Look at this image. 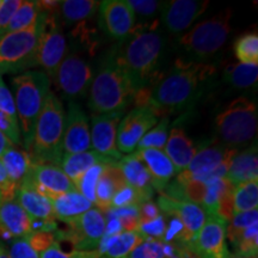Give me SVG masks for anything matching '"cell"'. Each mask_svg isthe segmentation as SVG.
<instances>
[{"label": "cell", "mask_w": 258, "mask_h": 258, "mask_svg": "<svg viewBox=\"0 0 258 258\" xmlns=\"http://www.w3.org/2000/svg\"><path fill=\"white\" fill-rule=\"evenodd\" d=\"M215 74L214 64L178 57L169 72L147 90L145 105L159 117L189 110L211 89Z\"/></svg>", "instance_id": "obj_1"}, {"label": "cell", "mask_w": 258, "mask_h": 258, "mask_svg": "<svg viewBox=\"0 0 258 258\" xmlns=\"http://www.w3.org/2000/svg\"><path fill=\"white\" fill-rule=\"evenodd\" d=\"M167 37L158 21L135 25L127 40L117 48L120 62L127 73L135 93L152 88L160 77L166 57Z\"/></svg>", "instance_id": "obj_2"}, {"label": "cell", "mask_w": 258, "mask_h": 258, "mask_svg": "<svg viewBox=\"0 0 258 258\" xmlns=\"http://www.w3.org/2000/svg\"><path fill=\"white\" fill-rule=\"evenodd\" d=\"M135 90L120 62L117 48L109 51L89 89L88 105L95 115L124 112L134 101Z\"/></svg>", "instance_id": "obj_3"}, {"label": "cell", "mask_w": 258, "mask_h": 258, "mask_svg": "<svg viewBox=\"0 0 258 258\" xmlns=\"http://www.w3.org/2000/svg\"><path fill=\"white\" fill-rule=\"evenodd\" d=\"M66 112L54 92L48 93L35 125L29 151L32 164H53L59 166L63 157V133Z\"/></svg>", "instance_id": "obj_4"}, {"label": "cell", "mask_w": 258, "mask_h": 258, "mask_svg": "<svg viewBox=\"0 0 258 258\" xmlns=\"http://www.w3.org/2000/svg\"><path fill=\"white\" fill-rule=\"evenodd\" d=\"M12 85L15 89V104L24 141V151L29 153L35 125L48 93L50 92V79L43 71H28L15 77Z\"/></svg>", "instance_id": "obj_5"}, {"label": "cell", "mask_w": 258, "mask_h": 258, "mask_svg": "<svg viewBox=\"0 0 258 258\" xmlns=\"http://www.w3.org/2000/svg\"><path fill=\"white\" fill-rule=\"evenodd\" d=\"M257 104L247 97H238L215 117L214 128L225 146L237 150L246 146L257 133Z\"/></svg>", "instance_id": "obj_6"}, {"label": "cell", "mask_w": 258, "mask_h": 258, "mask_svg": "<svg viewBox=\"0 0 258 258\" xmlns=\"http://www.w3.org/2000/svg\"><path fill=\"white\" fill-rule=\"evenodd\" d=\"M230 10L200 22L178 38L179 49L185 54L183 59L203 62L214 56L227 41L231 31Z\"/></svg>", "instance_id": "obj_7"}, {"label": "cell", "mask_w": 258, "mask_h": 258, "mask_svg": "<svg viewBox=\"0 0 258 258\" xmlns=\"http://www.w3.org/2000/svg\"><path fill=\"white\" fill-rule=\"evenodd\" d=\"M47 14L41 10L36 23L0 36V73H19L35 67V57Z\"/></svg>", "instance_id": "obj_8"}, {"label": "cell", "mask_w": 258, "mask_h": 258, "mask_svg": "<svg viewBox=\"0 0 258 258\" xmlns=\"http://www.w3.org/2000/svg\"><path fill=\"white\" fill-rule=\"evenodd\" d=\"M95 77V70L86 59L78 53L66 54L57 67L53 79L57 89L70 102L85 97Z\"/></svg>", "instance_id": "obj_9"}, {"label": "cell", "mask_w": 258, "mask_h": 258, "mask_svg": "<svg viewBox=\"0 0 258 258\" xmlns=\"http://www.w3.org/2000/svg\"><path fill=\"white\" fill-rule=\"evenodd\" d=\"M104 213L91 208L78 219L67 224V230L59 231L55 238L72 243L78 251H96L105 231Z\"/></svg>", "instance_id": "obj_10"}, {"label": "cell", "mask_w": 258, "mask_h": 258, "mask_svg": "<svg viewBox=\"0 0 258 258\" xmlns=\"http://www.w3.org/2000/svg\"><path fill=\"white\" fill-rule=\"evenodd\" d=\"M57 17H59L57 14H47L46 24L35 57V67L41 66L49 79H53L61 61L69 53L66 37L61 31Z\"/></svg>", "instance_id": "obj_11"}, {"label": "cell", "mask_w": 258, "mask_h": 258, "mask_svg": "<svg viewBox=\"0 0 258 258\" xmlns=\"http://www.w3.org/2000/svg\"><path fill=\"white\" fill-rule=\"evenodd\" d=\"M159 121V116L151 106H135L122 117L116 133V146L120 153L135 152L138 144Z\"/></svg>", "instance_id": "obj_12"}, {"label": "cell", "mask_w": 258, "mask_h": 258, "mask_svg": "<svg viewBox=\"0 0 258 258\" xmlns=\"http://www.w3.org/2000/svg\"><path fill=\"white\" fill-rule=\"evenodd\" d=\"M227 221L218 215H207L205 224L189 245V250L198 258H228Z\"/></svg>", "instance_id": "obj_13"}, {"label": "cell", "mask_w": 258, "mask_h": 258, "mask_svg": "<svg viewBox=\"0 0 258 258\" xmlns=\"http://www.w3.org/2000/svg\"><path fill=\"white\" fill-rule=\"evenodd\" d=\"M99 28L112 40L123 42L135 28V14L125 0H105L98 8Z\"/></svg>", "instance_id": "obj_14"}, {"label": "cell", "mask_w": 258, "mask_h": 258, "mask_svg": "<svg viewBox=\"0 0 258 258\" xmlns=\"http://www.w3.org/2000/svg\"><path fill=\"white\" fill-rule=\"evenodd\" d=\"M237 153V150L225 146L221 143L206 144L196 151L188 167L179 172L176 178L178 180L198 179L207 182L213 171L222 164L230 163Z\"/></svg>", "instance_id": "obj_15"}, {"label": "cell", "mask_w": 258, "mask_h": 258, "mask_svg": "<svg viewBox=\"0 0 258 258\" xmlns=\"http://www.w3.org/2000/svg\"><path fill=\"white\" fill-rule=\"evenodd\" d=\"M22 184L30 186L49 200L76 190L73 182L64 175L60 166L53 164H32Z\"/></svg>", "instance_id": "obj_16"}, {"label": "cell", "mask_w": 258, "mask_h": 258, "mask_svg": "<svg viewBox=\"0 0 258 258\" xmlns=\"http://www.w3.org/2000/svg\"><path fill=\"white\" fill-rule=\"evenodd\" d=\"M15 200L24 209L31 220L32 232H50L57 230L51 201L28 185H19Z\"/></svg>", "instance_id": "obj_17"}, {"label": "cell", "mask_w": 258, "mask_h": 258, "mask_svg": "<svg viewBox=\"0 0 258 258\" xmlns=\"http://www.w3.org/2000/svg\"><path fill=\"white\" fill-rule=\"evenodd\" d=\"M208 2L171 0L160 4V19L170 34L179 35L191 27L194 22L208 8Z\"/></svg>", "instance_id": "obj_18"}, {"label": "cell", "mask_w": 258, "mask_h": 258, "mask_svg": "<svg viewBox=\"0 0 258 258\" xmlns=\"http://www.w3.org/2000/svg\"><path fill=\"white\" fill-rule=\"evenodd\" d=\"M124 112L92 115L91 146L93 151L111 161H118L122 154L116 146V133Z\"/></svg>", "instance_id": "obj_19"}, {"label": "cell", "mask_w": 258, "mask_h": 258, "mask_svg": "<svg viewBox=\"0 0 258 258\" xmlns=\"http://www.w3.org/2000/svg\"><path fill=\"white\" fill-rule=\"evenodd\" d=\"M62 147L63 154L86 152L91 147L89 117L77 102H69Z\"/></svg>", "instance_id": "obj_20"}, {"label": "cell", "mask_w": 258, "mask_h": 258, "mask_svg": "<svg viewBox=\"0 0 258 258\" xmlns=\"http://www.w3.org/2000/svg\"><path fill=\"white\" fill-rule=\"evenodd\" d=\"M157 203L159 211L163 212L164 214L173 215L182 222L186 235H188L190 245L194 238L196 237V234L199 233V231L201 230L206 219H207V214H206L202 207L190 202L177 201V200L170 199L164 195H160L158 198Z\"/></svg>", "instance_id": "obj_21"}, {"label": "cell", "mask_w": 258, "mask_h": 258, "mask_svg": "<svg viewBox=\"0 0 258 258\" xmlns=\"http://www.w3.org/2000/svg\"><path fill=\"white\" fill-rule=\"evenodd\" d=\"M135 154L147 167L151 176L152 188L159 192L163 191L178 173L172 161L163 150L145 148V150H137Z\"/></svg>", "instance_id": "obj_22"}, {"label": "cell", "mask_w": 258, "mask_h": 258, "mask_svg": "<svg viewBox=\"0 0 258 258\" xmlns=\"http://www.w3.org/2000/svg\"><path fill=\"white\" fill-rule=\"evenodd\" d=\"M32 233L31 220L16 200L0 205V238L5 240L27 238Z\"/></svg>", "instance_id": "obj_23"}, {"label": "cell", "mask_w": 258, "mask_h": 258, "mask_svg": "<svg viewBox=\"0 0 258 258\" xmlns=\"http://www.w3.org/2000/svg\"><path fill=\"white\" fill-rule=\"evenodd\" d=\"M117 165L123 173L127 184L138 191L140 198L144 202L151 201L154 189L151 183V176L145 164L139 159L135 152L131 153L129 156L122 157L117 161Z\"/></svg>", "instance_id": "obj_24"}, {"label": "cell", "mask_w": 258, "mask_h": 258, "mask_svg": "<svg viewBox=\"0 0 258 258\" xmlns=\"http://www.w3.org/2000/svg\"><path fill=\"white\" fill-rule=\"evenodd\" d=\"M253 179H258V154L256 141L249 148L238 152L232 158L227 175H226V180L234 188Z\"/></svg>", "instance_id": "obj_25"}, {"label": "cell", "mask_w": 258, "mask_h": 258, "mask_svg": "<svg viewBox=\"0 0 258 258\" xmlns=\"http://www.w3.org/2000/svg\"><path fill=\"white\" fill-rule=\"evenodd\" d=\"M164 150H165L164 152L175 165L177 172H182L188 167L198 151V147L195 146L189 135L185 133L184 129L178 125H173L171 128L170 135L167 137Z\"/></svg>", "instance_id": "obj_26"}, {"label": "cell", "mask_w": 258, "mask_h": 258, "mask_svg": "<svg viewBox=\"0 0 258 258\" xmlns=\"http://www.w3.org/2000/svg\"><path fill=\"white\" fill-rule=\"evenodd\" d=\"M53 206V212L55 219L63 221L64 224H70L80 215L93 208V203L85 199L78 190L62 194L57 198L50 200Z\"/></svg>", "instance_id": "obj_27"}, {"label": "cell", "mask_w": 258, "mask_h": 258, "mask_svg": "<svg viewBox=\"0 0 258 258\" xmlns=\"http://www.w3.org/2000/svg\"><path fill=\"white\" fill-rule=\"evenodd\" d=\"M109 164V163H116V161H111L106 158L102 157L95 151H86V152L82 153H74V154H63L62 159L60 163V169L63 171L64 175L72 180L73 184L78 182L84 173L92 166L97 165V164Z\"/></svg>", "instance_id": "obj_28"}, {"label": "cell", "mask_w": 258, "mask_h": 258, "mask_svg": "<svg viewBox=\"0 0 258 258\" xmlns=\"http://www.w3.org/2000/svg\"><path fill=\"white\" fill-rule=\"evenodd\" d=\"M144 239L137 231L134 232H122L114 237H103L98 245L99 256L105 258H127L135 247L143 243Z\"/></svg>", "instance_id": "obj_29"}, {"label": "cell", "mask_w": 258, "mask_h": 258, "mask_svg": "<svg viewBox=\"0 0 258 258\" xmlns=\"http://www.w3.org/2000/svg\"><path fill=\"white\" fill-rule=\"evenodd\" d=\"M0 161H2L3 166H4L9 179L17 188L27 178L32 165L31 158L27 151L19 150V148L15 147L14 145L5 151Z\"/></svg>", "instance_id": "obj_30"}, {"label": "cell", "mask_w": 258, "mask_h": 258, "mask_svg": "<svg viewBox=\"0 0 258 258\" xmlns=\"http://www.w3.org/2000/svg\"><path fill=\"white\" fill-rule=\"evenodd\" d=\"M101 2L95 0H63L59 3V17L66 24H76L93 17Z\"/></svg>", "instance_id": "obj_31"}, {"label": "cell", "mask_w": 258, "mask_h": 258, "mask_svg": "<svg viewBox=\"0 0 258 258\" xmlns=\"http://www.w3.org/2000/svg\"><path fill=\"white\" fill-rule=\"evenodd\" d=\"M258 64L233 63L228 64L224 71V82L237 90L252 88L257 84Z\"/></svg>", "instance_id": "obj_32"}, {"label": "cell", "mask_w": 258, "mask_h": 258, "mask_svg": "<svg viewBox=\"0 0 258 258\" xmlns=\"http://www.w3.org/2000/svg\"><path fill=\"white\" fill-rule=\"evenodd\" d=\"M206 183V195L203 199L202 209L207 215H217L219 205L228 191L234 189L226 178H213Z\"/></svg>", "instance_id": "obj_33"}, {"label": "cell", "mask_w": 258, "mask_h": 258, "mask_svg": "<svg viewBox=\"0 0 258 258\" xmlns=\"http://www.w3.org/2000/svg\"><path fill=\"white\" fill-rule=\"evenodd\" d=\"M232 199L234 214L258 209V179L235 186L232 192Z\"/></svg>", "instance_id": "obj_34"}, {"label": "cell", "mask_w": 258, "mask_h": 258, "mask_svg": "<svg viewBox=\"0 0 258 258\" xmlns=\"http://www.w3.org/2000/svg\"><path fill=\"white\" fill-rule=\"evenodd\" d=\"M230 241L235 249V256L257 258L258 253V225L238 232Z\"/></svg>", "instance_id": "obj_35"}, {"label": "cell", "mask_w": 258, "mask_h": 258, "mask_svg": "<svg viewBox=\"0 0 258 258\" xmlns=\"http://www.w3.org/2000/svg\"><path fill=\"white\" fill-rule=\"evenodd\" d=\"M41 14V9L37 2H22L17 11L12 16L11 21L6 28L5 34L23 30L36 23L38 16Z\"/></svg>", "instance_id": "obj_36"}, {"label": "cell", "mask_w": 258, "mask_h": 258, "mask_svg": "<svg viewBox=\"0 0 258 258\" xmlns=\"http://www.w3.org/2000/svg\"><path fill=\"white\" fill-rule=\"evenodd\" d=\"M169 116H163V117L158 121V123L144 135L143 139L140 140V143L138 144V150L156 148V150L164 151L167 141V134H169Z\"/></svg>", "instance_id": "obj_37"}, {"label": "cell", "mask_w": 258, "mask_h": 258, "mask_svg": "<svg viewBox=\"0 0 258 258\" xmlns=\"http://www.w3.org/2000/svg\"><path fill=\"white\" fill-rule=\"evenodd\" d=\"M235 57L241 63L258 64V35L256 32H247L235 41Z\"/></svg>", "instance_id": "obj_38"}, {"label": "cell", "mask_w": 258, "mask_h": 258, "mask_svg": "<svg viewBox=\"0 0 258 258\" xmlns=\"http://www.w3.org/2000/svg\"><path fill=\"white\" fill-rule=\"evenodd\" d=\"M104 165L105 164L102 163L92 166L91 169H89L80 177V179L74 185L84 198L88 199L92 203H95L96 201V186L97 183H98L99 177L102 175L103 169H104Z\"/></svg>", "instance_id": "obj_39"}, {"label": "cell", "mask_w": 258, "mask_h": 258, "mask_svg": "<svg viewBox=\"0 0 258 258\" xmlns=\"http://www.w3.org/2000/svg\"><path fill=\"white\" fill-rule=\"evenodd\" d=\"M115 192L116 189L114 183H112V180L109 178V176L106 175L104 172V169H103V172L101 177H99L98 183H97L96 186L95 205L97 206V209L104 213L109 211L111 207V200Z\"/></svg>", "instance_id": "obj_40"}, {"label": "cell", "mask_w": 258, "mask_h": 258, "mask_svg": "<svg viewBox=\"0 0 258 258\" xmlns=\"http://www.w3.org/2000/svg\"><path fill=\"white\" fill-rule=\"evenodd\" d=\"M125 2L133 10L135 17L138 16L145 21L141 24L153 23L157 21L158 12H160V2L157 0H125Z\"/></svg>", "instance_id": "obj_41"}, {"label": "cell", "mask_w": 258, "mask_h": 258, "mask_svg": "<svg viewBox=\"0 0 258 258\" xmlns=\"http://www.w3.org/2000/svg\"><path fill=\"white\" fill-rule=\"evenodd\" d=\"M166 228V219L164 214L148 222L139 225L137 232L144 240H160L163 239Z\"/></svg>", "instance_id": "obj_42"}, {"label": "cell", "mask_w": 258, "mask_h": 258, "mask_svg": "<svg viewBox=\"0 0 258 258\" xmlns=\"http://www.w3.org/2000/svg\"><path fill=\"white\" fill-rule=\"evenodd\" d=\"M258 222V209L253 211L235 213L230 220V224H227V237L231 238L238 232L249 228L251 226L257 225Z\"/></svg>", "instance_id": "obj_43"}, {"label": "cell", "mask_w": 258, "mask_h": 258, "mask_svg": "<svg viewBox=\"0 0 258 258\" xmlns=\"http://www.w3.org/2000/svg\"><path fill=\"white\" fill-rule=\"evenodd\" d=\"M144 203L143 199L140 198L138 191L132 188L129 184H125L123 188L118 189L114 194L111 200L110 208H122L128 207V206H140Z\"/></svg>", "instance_id": "obj_44"}, {"label": "cell", "mask_w": 258, "mask_h": 258, "mask_svg": "<svg viewBox=\"0 0 258 258\" xmlns=\"http://www.w3.org/2000/svg\"><path fill=\"white\" fill-rule=\"evenodd\" d=\"M40 258H101L96 251H78L73 250L66 252L60 247L59 241H55L48 249L40 253Z\"/></svg>", "instance_id": "obj_45"}, {"label": "cell", "mask_w": 258, "mask_h": 258, "mask_svg": "<svg viewBox=\"0 0 258 258\" xmlns=\"http://www.w3.org/2000/svg\"><path fill=\"white\" fill-rule=\"evenodd\" d=\"M0 132L14 145L22 144L21 128L17 118L10 117L4 112H0Z\"/></svg>", "instance_id": "obj_46"}, {"label": "cell", "mask_w": 258, "mask_h": 258, "mask_svg": "<svg viewBox=\"0 0 258 258\" xmlns=\"http://www.w3.org/2000/svg\"><path fill=\"white\" fill-rule=\"evenodd\" d=\"M10 258H40L34 247L31 246L27 238H21V239H16L12 243L11 247L9 251Z\"/></svg>", "instance_id": "obj_47"}, {"label": "cell", "mask_w": 258, "mask_h": 258, "mask_svg": "<svg viewBox=\"0 0 258 258\" xmlns=\"http://www.w3.org/2000/svg\"><path fill=\"white\" fill-rule=\"evenodd\" d=\"M27 239L38 254L56 241L55 233L50 232H32L30 235H28Z\"/></svg>", "instance_id": "obj_48"}, {"label": "cell", "mask_w": 258, "mask_h": 258, "mask_svg": "<svg viewBox=\"0 0 258 258\" xmlns=\"http://www.w3.org/2000/svg\"><path fill=\"white\" fill-rule=\"evenodd\" d=\"M0 112L9 115L10 117L17 118V110H16L15 98L12 97V93L10 89L5 85V83L0 82Z\"/></svg>", "instance_id": "obj_49"}, {"label": "cell", "mask_w": 258, "mask_h": 258, "mask_svg": "<svg viewBox=\"0 0 258 258\" xmlns=\"http://www.w3.org/2000/svg\"><path fill=\"white\" fill-rule=\"evenodd\" d=\"M21 3L22 2L19 0H3L2 5H0V36L5 34L6 28Z\"/></svg>", "instance_id": "obj_50"}, {"label": "cell", "mask_w": 258, "mask_h": 258, "mask_svg": "<svg viewBox=\"0 0 258 258\" xmlns=\"http://www.w3.org/2000/svg\"><path fill=\"white\" fill-rule=\"evenodd\" d=\"M17 189H18L17 186H16L14 183L9 179L4 166H3L2 161H0V194H2L3 202L12 201V200H15Z\"/></svg>", "instance_id": "obj_51"}, {"label": "cell", "mask_w": 258, "mask_h": 258, "mask_svg": "<svg viewBox=\"0 0 258 258\" xmlns=\"http://www.w3.org/2000/svg\"><path fill=\"white\" fill-rule=\"evenodd\" d=\"M160 215V211L158 208L157 203L152 201H146L139 206V221L140 224L148 222L158 218Z\"/></svg>", "instance_id": "obj_52"}, {"label": "cell", "mask_w": 258, "mask_h": 258, "mask_svg": "<svg viewBox=\"0 0 258 258\" xmlns=\"http://www.w3.org/2000/svg\"><path fill=\"white\" fill-rule=\"evenodd\" d=\"M12 145L14 144H12L11 141H10L9 139L5 137V135L0 132V159H2L3 154H4L5 151L8 150L10 146H12Z\"/></svg>", "instance_id": "obj_53"}, {"label": "cell", "mask_w": 258, "mask_h": 258, "mask_svg": "<svg viewBox=\"0 0 258 258\" xmlns=\"http://www.w3.org/2000/svg\"><path fill=\"white\" fill-rule=\"evenodd\" d=\"M0 258H10L9 257V252L6 251V249H4V247L0 245Z\"/></svg>", "instance_id": "obj_54"}, {"label": "cell", "mask_w": 258, "mask_h": 258, "mask_svg": "<svg viewBox=\"0 0 258 258\" xmlns=\"http://www.w3.org/2000/svg\"><path fill=\"white\" fill-rule=\"evenodd\" d=\"M228 258H250V257H240V256H235L234 254V256H230Z\"/></svg>", "instance_id": "obj_55"}, {"label": "cell", "mask_w": 258, "mask_h": 258, "mask_svg": "<svg viewBox=\"0 0 258 258\" xmlns=\"http://www.w3.org/2000/svg\"><path fill=\"white\" fill-rule=\"evenodd\" d=\"M2 202H3V200H2V194H0V205H2Z\"/></svg>", "instance_id": "obj_56"}, {"label": "cell", "mask_w": 258, "mask_h": 258, "mask_svg": "<svg viewBox=\"0 0 258 258\" xmlns=\"http://www.w3.org/2000/svg\"><path fill=\"white\" fill-rule=\"evenodd\" d=\"M0 82H2V73H0Z\"/></svg>", "instance_id": "obj_57"}, {"label": "cell", "mask_w": 258, "mask_h": 258, "mask_svg": "<svg viewBox=\"0 0 258 258\" xmlns=\"http://www.w3.org/2000/svg\"><path fill=\"white\" fill-rule=\"evenodd\" d=\"M2 3H3V2H2V0H0V5H2Z\"/></svg>", "instance_id": "obj_58"}, {"label": "cell", "mask_w": 258, "mask_h": 258, "mask_svg": "<svg viewBox=\"0 0 258 258\" xmlns=\"http://www.w3.org/2000/svg\"><path fill=\"white\" fill-rule=\"evenodd\" d=\"M127 258H128V257H127Z\"/></svg>", "instance_id": "obj_59"}]
</instances>
